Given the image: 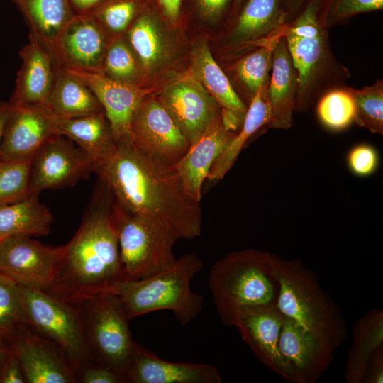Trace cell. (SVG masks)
I'll use <instances>...</instances> for the list:
<instances>
[{"instance_id": "obj_1", "label": "cell", "mask_w": 383, "mask_h": 383, "mask_svg": "<svg viewBox=\"0 0 383 383\" xmlns=\"http://www.w3.org/2000/svg\"><path fill=\"white\" fill-rule=\"evenodd\" d=\"M94 172L129 212L162 225L178 240L201 235L200 202L188 194L172 166L138 149L131 140L117 141Z\"/></svg>"}, {"instance_id": "obj_2", "label": "cell", "mask_w": 383, "mask_h": 383, "mask_svg": "<svg viewBox=\"0 0 383 383\" xmlns=\"http://www.w3.org/2000/svg\"><path fill=\"white\" fill-rule=\"evenodd\" d=\"M113 203L111 192L99 179L80 226L64 245L61 263L45 292L73 304L108 291L125 279L112 217Z\"/></svg>"}, {"instance_id": "obj_3", "label": "cell", "mask_w": 383, "mask_h": 383, "mask_svg": "<svg viewBox=\"0 0 383 383\" xmlns=\"http://www.w3.org/2000/svg\"><path fill=\"white\" fill-rule=\"evenodd\" d=\"M272 257L248 248L231 252L213 265L209 287L223 324L233 326L243 310L277 305L279 284Z\"/></svg>"}, {"instance_id": "obj_4", "label": "cell", "mask_w": 383, "mask_h": 383, "mask_svg": "<svg viewBox=\"0 0 383 383\" xmlns=\"http://www.w3.org/2000/svg\"><path fill=\"white\" fill-rule=\"evenodd\" d=\"M203 267V261L196 254L187 253L150 277L123 279L108 291L120 297L130 320L155 311L168 310L182 326H186L204 307V297L190 288L192 279Z\"/></svg>"}, {"instance_id": "obj_5", "label": "cell", "mask_w": 383, "mask_h": 383, "mask_svg": "<svg viewBox=\"0 0 383 383\" xmlns=\"http://www.w3.org/2000/svg\"><path fill=\"white\" fill-rule=\"evenodd\" d=\"M272 262L279 284L277 306L282 313L334 350L339 348L348 336L346 321L316 274L299 259L283 260L272 254Z\"/></svg>"}, {"instance_id": "obj_6", "label": "cell", "mask_w": 383, "mask_h": 383, "mask_svg": "<svg viewBox=\"0 0 383 383\" xmlns=\"http://www.w3.org/2000/svg\"><path fill=\"white\" fill-rule=\"evenodd\" d=\"M73 304L80 313L89 357L126 378L135 342L120 297L112 292L104 291Z\"/></svg>"}, {"instance_id": "obj_7", "label": "cell", "mask_w": 383, "mask_h": 383, "mask_svg": "<svg viewBox=\"0 0 383 383\" xmlns=\"http://www.w3.org/2000/svg\"><path fill=\"white\" fill-rule=\"evenodd\" d=\"M112 217L125 279L146 278L174 262L172 248L178 239L167 228L129 212L114 198Z\"/></svg>"}, {"instance_id": "obj_8", "label": "cell", "mask_w": 383, "mask_h": 383, "mask_svg": "<svg viewBox=\"0 0 383 383\" xmlns=\"http://www.w3.org/2000/svg\"><path fill=\"white\" fill-rule=\"evenodd\" d=\"M19 289L28 326L55 343L74 372L89 357L78 308L42 290Z\"/></svg>"}, {"instance_id": "obj_9", "label": "cell", "mask_w": 383, "mask_h": 383, "mask_svg": "<svg viewBox=\"0 0 383 383\" xmlns=\"http://www.w3.org/2000/svg\"><path fill=\"white\" fill-rule=\"evenodd\" d=\"M321 0H311L283 36L298 77L295 109H306L327 62L326 35L319 18Z\"/></svg>"}, {"instance_id": "obj_10", "label": "cell", "mask_w": 383, "mask_h": 383, "mask_svg": "<svg viewBox=\"0 0 383 383\" xmlns=\"http://www.w3.org/2000/svg\"><path fill=\"white\" fill-rule=\"evenodd\" d=\"M65 246H50L28 235L0 241V272L18 286L45 291L52 284Z\"/></svg>"}, {"instance_id": "obj_11", "label": "cell", "mask_w": 383, "mask_h": 383, "mask_svg": "<svg viewBox=\"0 0 383 383\" xmlns=\"http://www.w3.org/2000/svg\"><path fill=\"white\" fill-rule=\"evenodd\" d=\"M94 170V162L87 154L67 138L55 134L31 157L30 195L38 196L48 189L72 186Z\"/></svg>"}, {"instance_id": "obj_12", "label": "cell", "mask_w": 383, "mask_h": 383, "mask_svg": "<svg viewBox=\"0 0 383 383\" xmlns=\"http://www.w3.org/2000/svg\"><path fill=\"white\" fill-rule=\"evenodd\" d=\"M130 139L138 149L170 166L177 163L190 145L162 103L146 96L133 116Z\"/></svg>"}, {"instance_id": "obj_13", "label": "cell", "mask_w": 383, "mask_h": 383, "mask_svg": "<svg viewBox=\"0 0 383 383\" xmlns=\"http://www.w3.org/2000/svg\"><path fill=\"white\" fill-rule=\"evenodd\" d=\"M284 318L277 305L250 309L238 313L233 326L263 365L287 381L296 383L294 367L279 348Z\"/></svg>"}, {"instance_id": "obj_14", "label": "cell", "mask_w": 383, "mask_h": 383, "mask_svg": "<svg viewBox=\"0 0 383 383\" xmlns=\"http://www.w3.org/2000/svg\"><path fill=\"white\" fill-rule=\"evenodd\" d=\"M111 38L89 14H75L58 35L53 53L65 70L102 73Z\"/></svg>"}, {"instance_id": "obj_15", "label": "cell", "mask_w": 383, "mask_h": 383, "mask_svg": "<svg viewBox=\"0 0 383 383\" xmlns=\"http://www.w3.org/2000/svg\"><path fill=\"white\" fill-rule=\"evenodd\" d=\"M8 343L20 362L26 382H76L74 372L62 350L29 327Z\"/></svg>"}, {"instance_id": "obj_16", "label": "cell", "mask_w": 383, "mask_h": 383, "mask_svg": "<svg viewBox=\"0 0 383 383\" xmlns=\"http://www.w3.org/2000/svg\"><path fill=\"white\" fill-rule=\"evenodd\" d=\"M159 101L170 113L191 145L220 113L218 103L194 77L171 84Z\"/></svg>"}, {"instance_id": "obj_17", "label": "cell", "mask_w": 383, "mask_h": 383, "mask_svg": "<svg viewBox=\"0 0 383 383\" xmlns=\"http://www.w3.org/2000/svg\"><path fill=\"white\" fill-rule=\"evenodd\" d=\"M55 134L54 116L44 106H13L0 145V160L30 159Z\"/></svg>"}, {"instance_id": "obj_18", "label": "cell", "mask_w": 383, "mask_h": 383, "mask_svg": "<svg viewBox=\"0 0 383 383\" xmlns=\"http://www.w3.org/2000/svg\"><path fill=\"white\" fill-rule=\"evenodd\" d=\"M66 70L79 78L93 91L109 122L116 142L131 140V122L147 91L139 86L112 79L103 74Z\"/></svg>"}, {"instance_id": "obj_19", "label": "cell", "mask_w": 383, "mask_h": 383, "mask_svg": "<svg viewBox=\"0 0 383 383\" xmlns=\"http://www.w3.org/2000/svg\"><path fill=\"white\" fill-rule=\"evenodd\" d=\"M279 348L292 365L296 383H314L328 369L335 350L292 318L284 316Z\"/></svg>"}, {"instance_id": "obj_20", "label": "cell", "mask_w": 383, "mask_h": 383, "mask_svg": "<svg viewBox=\"0 0 383 383\" xmlns=\"http://www.w3.org/2000/svg\"><path fill=\"white\" fill-rule=\"evenodd\" d=\"M130 383H221L213 366L203 363L174 362L160 359L135 343L126 373Z\"/></svg>"}, {"instance_id": "obj_21", "label": "cell", "mask_w": 383, "mask_h": 383, "mask_svg": "<svg viewBox=\"0 0 383 383\" xmlns=\"http://www.w3.org/2000/svg\"><path fill=\"white\" fill-rule=\"evenodd\" d=\"M19 55L22 63L9 102L13 106L43 105L60 68L56 58L50 50L32 38Z\"/></svg>"}, {"instance_id": "obj_22", "label": "cell", "mask_w": 383, "mask_h": 383, "mask_svg": "<svg viewBox=\"0 0 383 383\" xmlns=\"http://www.w3.org/2000/svg\"><path fill=\"white\" fill-rule=\"evenodd\" d=\"M233 135L224 128L220 112L202 135L189 145L182 159L172 166L194 200L200 202L203 182L213 162Z\"/></svg>"}, {"instance_id": "obj_23", "label": "cell", "mask_w": 383, "mask_h": 383, "mask_svg": "<svg viewBox=\"0 0 383 383\" xmlns=\"http://www.w3.org/2000/svg\"><path fill=\"white\" fill-rule=\"evenodd\" d=\"M272 74L267 94L270 107V128L288 129L298 92V77L282 35L272 53Z\"/></svg>"}, {"instance_id": "obj_24", "label": "cell", "mask_w": 383, "mask_h": 383, "mask_svg": "<svg viewBox=\"0 0 383 383\" xmlns=\"http://www.w3.org/2000/svg\"><path fill=\"white\" fill-rule=\"evenodd\" d=\"M281 0H248L231 35L237 45L258 48L283 35L284 20Z\"/></svg>"}, {"instance_id": "obj_25", "label": "cell", "mask_w": 383, "mask_h": 383, "mask_svg": "<svg viewBox=\"0 0 383 383\" xmlns=\"http://www.w3.org/2000/svg\"><path fill=\"white\" fill-rule=\"evenodd\" d=\"M54 121L56 133L76 143L93 160L95 169L111 155L116 146L104 111L71 118L54 116Z\"/></svg>"}, {"instance_id": "obj_26", "label": "cell", "mask_w": 383, "mask_h": 383, "mask_svg": "<svg viewBox=\"0 0 383 383\" xmlns=\"http://www.w3.org/2000/svg\"><path fill=\"white\" fill-rule=\"evenodd\" d=\"M43 106L53 116L60 118H76L104 111L90 88L61 67Z\"/></svg>"}, {"instance_id": "obj_27", "label": "cell", "mask_w": 383, "mask_h": 383, "mask_svg": "<svg viewBox=\"0 0 383 383\" xmlns=\"http://www.w3.org/2000/svg\"><path fill=\"white\" fill-rule=\"evenodd\" d=\"M13 1L27 23L29 38L38 40L53 52L58 35L75 15L70 0Z\"/></svg>"}, {"instance_id": "obj_28", "label": "cell", "mask_w": 383, "mask_h": 383, "mask_svg": "<svg viewBox=\"0 0 383 383\" xmlns=\"http://www.w3.org/2000/svg\"><path fill=\"white\" fill-rule=\"evenodd\" d=\"M353 336L345 377L348 383H362L370 359L376 349L383 345V311L377 309L368 311L355 323Z\"/></svg>"}, {"instance_id": "obj_29", "label": "cell", "mask_w": 383, "mask_h": 383, "mask_svg": "<svg viewBox=\"0 0 383 383\" xmlns=\"http://www.w3.org/2000/svg\"><path fill=\"white\" fill-rule=\"evenodd\" d=\"M52 222V214L37 196L0 204V241L13 235H47Z\"/></svg>"}, {"instance_id": "obj_30", "label": "cell", "mask_w": 383, "mask_h": 383, "mask_svg": "<svg viewBox=\"0 0 383 383\" xmlns=\"http://www.w3.org/2000/svg\"><path fill=\"white\" fill-rule=\"evenodd\" d=\"M266 84L250 100L243 121V126L234 134L226 148L213 162L206 179L211 181L222 179L236 161L244 145L259 128L269 123L270 107Z\"/></svg>"}, {"instance_id": "obj_31", "label": "cell", "mask_w": 383, "mask_h": 383, "mask_svg": "<svg viewBox=\"0 0 383 383\" xmlns=\"http://www.w3.org/2000/svg\"><path fill=\"white\" fill-rule=\"evenodd\" d=\"M192 60L193 77L201 84L221 108L233 113L243 121L247 107L214 60L206 43H200L194 49Z\"/></svg>"}, {"instance_id": "obj_32", "label": "cell", "mask_w": 383, "mask_h": 383, "mask_svg": "<svg viewBox=\"0 0 383 383\" xmlns=\"http://www.w3.org/2000/svg\"><path fill=\"white\" fill-rule=\"evenodd\" d=\"M124 34L142 70L150 72L162 62L165 44L157 24L150 16L136 18Z\"/></svg>"}, {"instance_id": "obj_33", "label": "cell", "mask_w": 383, "mask_h": 383, "mask_svg": "<svg viewBox=\"0 0 383 383\" xmlns=\"http://www.w3.org/2000/svg\"><path fill=\"white\" fill-rule=\"evenodd\" d=\"M140 70L138 58L125 37L111 38L104 57L103 74L123 83L139 86Z\"/></svg>"}, {"instance_id": "obj_34", "label": "cell", "mask_w": 383, "mask_h": 383, "mask_svg": "<svg viewBox=\"0 0 383 383\" xmlns=\"http://www.w3.org/2000/svg\"><path fill=\"white\" fill-rule=\"evenodd\" d=\"M355 105L354 121L373 133L383 134V82L361 89L345 87Z\"/></svg>"}, {"instance_id": "obj_35", "label": "cell", "mask_w": 383, "mask_h": 383, "mask_svg": "<svg viewBox=\"0 0 383 383\" xmlns=\"http://www.w3.org/2000/svg\"><path fill=\"white\" fill-rule=\"evenodd\" d=\"M26 327L19 286L0 273V338L8 342Z\"/></svg>"}, {"instance_id": "obj_36", "label": "cell", "mask_w": 383, "mask_h": 383, "mask_svg": "<svg viewBox=\"0 0 383 383\" xmlns=\"http://www.w3.org/2000/svg\"><path fill=\"white\" fill-rule=\"evenodd\" d=\"M279 38L256 48L255 50L238 61L235 66L236 74L250 93L251 99L262 87L269 83L273 50Z\"/></svg>"}, {"instance_id": "obj_37", "label": "cell", "mask_w": 383, "mask_h": 383, "mask_svg": "<svg viewBox=\"0 0 383 383\" xmlns=\"http://www.w3.org/2000/svg\"><path fill=\"white\" fill-rule=\"evenodd\" d=\"M138 9L137 0H101L89 14L111 39L126 33Z\"/></svg>"}, {"instance_id": "obj_38", "label": "cell", "mask_w": 383, "mask_h": 383, "mask_svg": "<svg viewBox=\"0 0 383 383\" xmlns=\"http://www.w3.org/2000/svg\"><path fill=\"white\" fill-rule=\"evenodd\" d=\"M30 160H0V204L20 201L31 196Z\"/></svg>"}, {"instance_id": "obj_39", "label": "cell", "mask_w": 383, "mask_h": 383, "mask_svg": "<svg viewBox=\"0 0 383 383\" xmlns=\"http://www.w3.org/2000/svg\"><path fill=\"white\" fill-rule=\"evenodd\" d=\"M317 113L326 127L333 131L343 130L354 121L353 97L345 88L333 90L321 98Z\"/></svg>"}, {"instance_id": "obj_40", "label": "cell", "mask_w": 383, "mask_h": 383, "mask_svg": "<svg viewBox=\"0 0 383 383\" xmlns=\"http://www.w3.org/2000/svg\"><path fill=\"white\" fill-rule=\"evenodd\" d=\"M76 382L123 383L126 378L121 374L88 357L74 370Z\"/></svg>"}, {"instance_id": "obj_41", "label": "cell", "mask_w": 383, "mask_h": 383, "mask_svg": "<svg viewBox=\"0 0 383 383\" xmlns=\"http://www.w3.org/2000/svg\"><path fill=\"white\" fill-rule=\"evenodd\" d=\"M383 0H333L328 21L336 22L361 13L381 10Z\"/></svg>"}, {"instance_id": "obj_42", "label": "cell", "mask_w": 383, "mask_h": 383, "mask_svg": "<svg viewBox=\"0 0 383 383\" xmlns=\"http://www.w3.org/2000/svg\"><path fill=\"white\" fill-rule=\"evenodd\" d=\"M348 162L350 169L356 175L368 176L377 168L378 155L376 150L370 145H357L349 152Z\"/></svg>"}, {"instance_id": "obj_43", "label": "cell", "mask_w": 383, "mask_h": 383, "mask_svg": "<svg viewBox=\"0 0 383 383\" xmlns=\"http://www.w3.org/2000/svg\"><path fill=\"white\" fill-rule=\"evenodd\" d=\"M24 382L26 379L20 362L13 352L9 348L0 360V383Z\"/></svg>"}, {"instance_id": "obj_44", "label": "cell", "mask_w": 383, "mask_h": 383, "mask_svg": "<svg viewBox=\"0 0 383 383\" xmlns=\"http://www.w3.org/2000/svg\"><path fill=\"white\" fill-rule=\"evenodd\" d=\"M383 382V345L378 347L370 359L363 375L362 383H382Z\"/></svg>"}, {"instance_id": "obj_45", "label": "cell", "mask_w": 383, "mask_h": 383, "mask_svg": "<svg viewBox=\"0 0 383 383\" xmlns=\"http://www.w3.org/2000/svg\"><path fill=\"white\" fill-rule=\"evenodd\" d=\"M229 0H198L202 13L211 18L218 17Z\"/></svg>"}, {"instance_id": "obj_46", "label": "cell", "mask_w": 383, "mask_h": 383, "mask_svg": "<svg viewBox=\"0 0 383 383\" xmlns=\"http://www.w3.org/2000/svg\"><path fill=\"white\" fill-rule=\"evenodd\" d=\"M101 0H70L75 14H89Z\"/></svg>"}, {"instance_id": "obj_47", "label": "cell", "mask_w": 383, "mask_h": 383, "mask_svg": "<svg viewBox=\"0 0 383 383\" xmlns=\"http://www.w3.org/2000/svg\"><path fill=\"white\" fill-rule=\"evenodd\" d=\"M165 16L170 21H175L179 15L181 0H158Z\"/></svg>"}, {"instance_id": "obj_48", "label": "cell", "mask_w": 383, "mask_h": 383, "mask_svg": "<svg viewBox=\"0 0 383 383\" xmlns=\"http://www.w3.org/2000/svg\"><path fill=\"white\" fill-rule=\"evenodd\" d=\"M12 109L9 101H0V145Z\"/></svg>"}, {"instance_id": "obj_49", "label": "cell", "mask_w": 383, "mask_h": 383, "mask_svg": "<svg viewBox=\"0 0 383 383\" xmlns=\"http://www.w3.org/2000/svg\"><path fill=\"white\" fill-rule=\"evenodd\" d=\"M9 348V346L6 345L4 341L1 338H0V360L6 353Z\"/></svg>"}, {"instance_id": "obj_50", "label": "cell", "mask_w": 383, "mask_h": 383, "mask_svg": "<svg viewBox=\"0 0 383 383\" xmlns=\"http://www.w3.org/2000/svg\"><path fill=\"white\" fill-rule=\"evenodd\" d=\"M304 0H287V3L290 8L294 9L301 5Z\"/></svg>"}, {"instance_id": "obj_51", "label": "cell", "mask_w": 383, "mask_h": 383, "mask_svg": "<svg viewBox=\"0 0 383 383\" xmlns=\"http://www.w3.org/2000/svg\"><path fill=\"white\" fill-rule=\"evenodd\" d=\"M243 0H236V3L237 4H240V2L242 1Z\"/></svg>"}, {"instance_id": "obj_52", "label": "cell", "mask_w": 383, "mask_h": 383, "mask_svg": "<svg viewBox=\"0 0 383 383\" xmlns=\"http://www.w3.org/2000/svg\"><path fill=\"white\" fill-rule=\"evenodd\" d=\"M1 273V272H0Z\"/></svg>"}]
</instances>
